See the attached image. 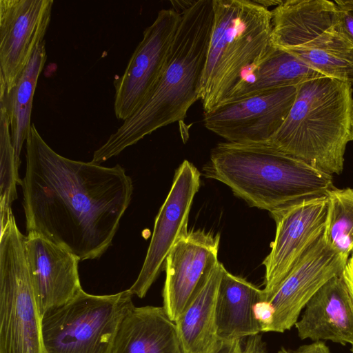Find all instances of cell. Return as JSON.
<instances>
[{
	"mask_svg": "<svg viewBox=\"0 0 353 353\" xmlns=\"http://www.w3.org/2000/svg\"><path fill=\"white\" fill-rule=\"evenodd\" d=\"M351 125H352V137H353V101H352V104Z\"/></svg>",
	"mask_w": 353,
	"mask_h": 353,
	"instance_id": "30",
	"label": "cell"
},
{
	"mask_svg": "<svg viewBox=\"0 0 353 353\" xmlns=\"http://www.w3.org/2000/svg\"><path fill=\"white\" fill-rule=\"evenodd\" d=\"M26 259L38 310L42 315L79 294L80 259L73 253L29 232L24 241Z\"/></svg>",
	"mask_w": 353,
	"mask_h": 353,
	"instance_id": "16",
	"label": "cell"
},
{
	"mask_svg": "<svg viewBox=\"0 0 353 353\" xmlns=\"http://www.w3.org/2000/svg\"><path fill=\"white\" fill-rule=\"evenodd\" d=\"M326 195L303 199L270 212L276 223L271 250L263 262V300L269 301L305 253L323 235Z\"/></svg>",
	"mask_w": 353,
	"mask_h": 353,
	"instance_id": "9",
	"label": "cell"
},
{
	"mask_svg": "<svg viewBox=\"0 0 353 353\" xmlns=\"http://www.w3.org/2000/svg\"><path fill=\"white\" fill-rule=\"evenodd\" d=\"M209 353H268L259 334L237 339H218Z\"/></svg>",
	"mask_w": 353,
	"mask_h": 353,
	"instance_id": "25",
	"label": "cell"
},
{
	"mask_svg": "<svg viewBox=\"0 0 353 353\" xmlns=\"http://www.w3.org/2000/svg\"><path fill=\"white\" fill-rule=\"evenodd\" d=\"M224 268L218 264L174 322L183 353H209L219 339L216 303Z\"/></svg>",
	"mask_w": 353,
	"mask_h": 353,
	"instance_id": "20",
	"label": "cell"
},
{
	"mask_svg": "<svg viewBox=\"0 0 353 353\" xmlns=\"http://www.w3.org/2000/svg\"><path fill=\"white\" fill-rule=\"evenodd\" d=\"M253 312L261 332H268L274 318V309L270 302L265 300L257 302L253 307Z\"/></svg>",
	"mask_w": 353,
	"mask_h": 353,
	"instance_id": "26",
	"label": "cell"
},
{
	"mask_svg": "<svg viewBox=\"0 0 353 353\" xmlns=\"http://www.w3.org/2000/svg\"><path fill=\"white\" fill-rule=\"evenodd\" d=\"M111 353H183L175 323L163 307L133 306L118 328Z\"/></svg>",
	"mask_w": 353,
	"mask_h": 353,
	"instance_id": "18",
	"label": "cell"
},
{
	"mask_svg": "<svg viewBox=\"0 0 353 353\" xmlns=\"http://www.w3.org/2000/svg\"><path fill=\"white\" fill-rule=\"evenodd\" d=\"M339 14L343 28L353 42V0L334 1Z\"/></svg>",
	"mask_w": 353,
	"mask_h": 353,
	"instance_id": "27",
	"label": "cell"
},
{
	"mask_svg": "<svg viewBox=\"0 0 353 353\" xmlns=\"http://www.w3.org/2000/svg\"><path fill=\"white\" fill-rule=\"evenodd\" d=\"M203 174L228 186L250 206L270 212L325 196L334 188L332 174L281 151L270 141L219 143Z\"/></svg>",
	"mask_w": 353,
	"mask_h": 353,
	"instance_id": "3",
	"label": "cell"
},
{
	"mask_svg": "<svg viewBox=\"0 0 353 353\" xmlns=\"http://www.w3.org/2000/svg\"><path fill=\"white\" fill-rule=\"evenodd\" d=\"M173 1L181 21L164 71L147 99L94 152L99 164L155 130L183 121L199 100L201 78L213 23L212 0Z\"/></svg>",
	"mask_w": 353,
	"mask_h": 353,
	"instance_id": "2",
	"label": "cell"
},
{
	"mask_svg": "<svg viewBox=\"0 0 353 353\" xmlns=\"http://www.w3.org/2000/svg\"><path fill=\"white\" fill-rule=\"evenodd\" d=\"M220 235L188 231L174 245L165 263L163 307L175 322L219 263Z\"/></svg>",
	"mask_w": 353,
	"mask_h": 353,
	"instance_id": "14",
	"label": "cell"
},
{
	"mask_svg": "<svg viewBox=\"0 0 353 353\" xmlns=\"http://www.w3.org/2000/svg\"><path fill=\"white\" fill-rule=\"evenodd\" d=\"M294 325L301 339L353 346V296L342 274L329 280L315 293Z\"/></svg>",
	"mask_w": 353,
	"mask_h": 353,
	"instance_id": "17",
	"label": "cell"
},
{
	"mask_svg": "<svg viewBox=\"0 0 353 353\" xmlns=\"http://www.w3.org/2000/svg\"><path fill=\"white\" fill-rule=\"evenodd\" d=\"M352 85L328 77L296 85L293 105L270 143L319 170L340 174L347 144L353 141Z\"/></svg>",
	"mask_w": 353,
	"mask_h": 353,
	"instance_id": "4",
	"label": "cell"
},
{
	"mask_svg": "<svg viewBox=\"0 0 353 353\" xmlns=\"http://www.w3.org/2000/svg\"><path fill=\"white\" fill-rule=\"evenodd\" d=\"M261 300L263 290L224 268L216 303L218 338L237 339L261 332L253 312L254 305Z\"/></svg>",
	"mask_w": 353,
	"mask_h": 353,
	"instance_id": "19",
	"label": "cell"
},
{
	"mask_svg": "<svg viewBox=\"0 0 353 353\" xmlns=\"http://www.w3.org/2000/svg\"><path fill=\"white\" fill-rule=\"evenodd\" d=\"M52 0H0V89L14 85L49 26Z\"/></svg>",
	"mask_w": 353,
	"mask_h": 353,
	"instance_id": "13",
	"label": "cell"
},
{
	"mask_svg": "<svg viewBox=\"0 0 353 353\" xmlns=\"http://www.w3.org/2000/svg\"><path fill=\"white\" fill-rule=\"evenodd\" d=\"M129 290L92 295L83 290L41 318L44 353H111L119 325L134 306Z\"/></svg>",
	"mask_w": 353,
	"mask_h": 353,
	"instance_id": "7",
	"label": "cell"
},
{
	"mask_svg": "<svg viewBox=\"0 0 353 353\" xmlns=\"http://www.w3.org/2000/svg\"><path fill=\"white\" fill-rule=\"evenodd\" d=\"M213 23L201 78L203 113L225 102L274 48L272 14L257 1L212 0Z\"/></svg>",
	"mask_w": 353,
	"mask_h": 353,
	"instance_id": "5",
	"label": "cell"
},
{
	"mask_svg": "<svg viewBox=\"0 0 353 353\" xmlns=\"http://www.w3.org/2000/svg\"><path fill=\"white\" fill-rule=\"evenodd\" d=\"M201 172L188 160L176 169L171 188L156 216L153 233L141 271L128 289L143 298L156 281L177 241L188 232L193 199L200 187Z\"/></svg>",
	"mask_w": 353,
	"mask_h": 353,
	"instance_id": "12",
	"label": "cell"
},
{
	"mask_svg": "<svg viewBox=\"0 0 353 353\" xmlns=\"http://www.w3.org/2000/svg\"><path fill=\"white\" fill-rule=\"evenodd\" d=\"M343 280L353 296V254L350 256L342 273Z\"/></svg>",
	"mask_w": 353,
	"mask_h": 353,
	"instance_id": "29",
	"label": "cell"
},
{
	"mask_svg": "<svg viewBox=\"0 0 353 353\" xmlns=\"http://www.w3.org/2000/svg\"><path fill=\"white\" fill-rule=\"evenodd\" d=\"M45 41L35 49L26 67L8 92L0 89V103L7 110L17 166L21 164L23 144L31 128L33 97L39 77L47 59Z\"/></svg>",
	"mask_w": 353,
	"mask_h": 353,
	"instance_id": "22",
	"label": "cell"
},
{
	"mask_svg": "<svg viewBox=\"0 0 353 353\" xmlns=\"http://www.w3.org/2000/svg\"><path fill=\"white\" fill-rule=\"evenodd\" d=\"M278 353H331L328 346L323 341H314L296 349L281 347Z\"/></svg>",
	"mask_w": 353,
	"mask_h": 353,
	"instance_id": "28",
	"label": "cell"
},
{
	"mask_svg": "<svg viewBox=\"0 0 353 353\" xmlns=\"http://www.w3.org/2000/svg\"><path fill=\"white\" fill-rule=\"evenodd\" d=\"M347 260L331 248L322 235L267 301L274 309L273 321L268 332L290 330L315 293L329 280L342 274Z\"/></svg>",
	"mask_w": 353,
	"mask_h": 353,
	"instance_id": "15",
	"label": "cell"
},
{
	"mask_svg": "<svg viewBox=\"0 0 353 353\" xmlns=\"http://www.w3.org/2000/svg\"><path fill=\"white\" fill-rule=\"evenodd\" d=\"M321 77L325 76L294 54L274 46L248 73L226 101L270 89L296 86L303 82Z\"/></svg>",
	"mask_w": 353,
	"mask_h": 353,
	"instance_id": "21",
	"label": "cell"
},
{
	"mask_svg": "<svg viewBox=\"0 0 353 353\" xmlns=\"http://www.w3.org/2000/svg\"><path fill=\"white\" fill-rule=\"evenodd\" d=\"M296 91L291 85L228 101L203 113L205 127L228 142L270 141L285 121Z\"/></svg>",
	"mask_w": 353,
	"mask_h": 353,
	"instance_id": "11",
	"label": "cell"
},
{
	"mask_svg": "<svg viewBox=\"0 0 353 353\" xmlns=\"http://www.w3.org/2000/svg\"><path fill=\"white\" fill-rule=\"evenodd\" d=\"M325 243L346 259L353 254V189L333 188L326 194Z\"/></svg>",
	"mask_w": 353,
	"mask_h": 353,
	"instance_id": "23",
	"label": "cell"
},
{
	"mask_svg": "<svg viewBox=\"0 0 353 353\" xmlns=\"http://www.w3.org/2000/svg\"><path fill=\"white\" fill-rule=\"evenodd\" d=\"M271 11L275 47L325 77L353 85V42L343 28L334 1H281Z\"/></svg>",
	"mask_w": 353,
	"mask_h": 353,
	"instance_id": "6",
	"label": "cell"
},
{
	"mask_svg": "<svg viewBox=\"0 0 353 353\" xmlns=\"http://www.w3.org/2000/svg\"><path fill=\"white\" fill-rule=\"evenodd\" d=\"M351 351L353 353V346H352V347H351Z\"/></svg>",
	"mask_w": 353,
	"mask_h": 353,
	"instance_id": "31",
	"label": "cell"
},
{
	"mask_svg": "<svg viewBox=\"0 0 353 353\" xmlns=\"http://www.w3.org/2000/svg\"><path fill=\"white\" fill-rule=\"evenodd\" d=\"M25 237L12 214L1 230L0 353H44L41 316L26 259Z\"/></svg>",
	"mask_w": 353,
	"mask_h": 353,
	"instance_id": "8",
	"label": "cell"
},
{
	"mask_svg": "<svg viewBox=\"0 0 353 353\" xmlns=\"http://www.w3.org/2000/svg\"><path fill=\"white\" fill-rule=\"evenodd\" d=\"M180 21V12L173 8L162 9L144 30L123 74L114 81V112L118 119L123 121L131 116L156 87Z\"/></svg>",
	"mask_w": 353,
	"mask_h": 353,
	"instance_id": "10",
	"label": "cell"
},
{
	"mask_svg": "<svg viewBox=\"0 0 353 353\" xmlns=\"http://www.w3.org/2000/svg\"><path fill=\"white\" fill-rule=\"evenodd\" d=\"M19 168L12 143L8 114L5 106L0 103L1 230L8 224L12 214L11 205L17 198V184H22Z\"/></svg>",
	"mask_w": 353,
	"mask_h": 353,
	"instance_id": "24",
	"label": "cell"
},
{
	"mask_svg": "<svg viewBox=\"0 0 353 353\" xmlns=\"http://www.w3.org/2000/svg\"><path fill=\"white\" fill-rule=\"evenodd\" d=\"M27 233L78 256L100 258L112 245L133 192L125 169L74 161L54 151L32 123L21 185Z\"/></svg>",
	"mask_w": 353,
	"mask_h": 353,
	"instance_id": "1",
	"label": "cell"
}]
</instances>
